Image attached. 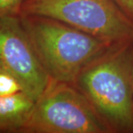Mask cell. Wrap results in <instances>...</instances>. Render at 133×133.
<instances>
[{"label": "cell", "instance_id": "cell-1", "mask_svg": "<svg viewBox=\"0 0 133 133\" xmlns=\"http://www.w3.org/2000/svg\"><path fill=\"white\" fill-rule=\"evenodd\" d=\"M133 45H115L86 66L72 84L112 132H133Z\"/></svg>", "mask_w": 133, "mask_h": 133}, {"label": "cell", "instance_id": "cell-2", "mask_svg": "<svg viewBox=\"0 0 133 133\" xmlns=\"http://www.w3.org/2000/svg\"><path fill=\"white\" fill-rule=\"evenodd\" d=\"M19 17L42 65L53 80L73 84L86 66L113 46L57 19L36 15Z\"/></svg>", "mask_w": 133, "mask_h": 133}, {"label": "cell", "instance_id": "cell-3", "mask_svg": "<svg viewBox=\"0 0 133 133\" xmlns=\"http://www.w3.org/2000/svg\"><path fill=\"white\" fill-rule=\"evenodd\" d=\"M21 15L57 19L113 46L133 45V20L115 0H24Z\"/></svg>", "mask_w": 133, "mask_h": 133}, {"label": "cell", "instance_id": "cell-4", "mask_svg": "<svg viewBox=\"0 0 133 133\" xmlns=\"http://www.w3.org/2000/svg\"><path fill=\"white\" fill-rule=\"evenodd\" d=\"M20 133H112L74 84L51 79Z\"/></svg>", "mask_w": 133, "mask_h": 133}, {"label": "cell", "instance_id": "cell-5", "mask_svg": "<svg viewBox=\"0 0 133 133\" xmlns=\"http://www.w3.org/2000/svg\"><path fill=\"white\" fill-rule=\"evenodd\" d=\"M0 66L12 73L35 101L50 80L19 16L0 19Z\"/></svg>", "mask_w": 133, "mask_h": 133}, {"label": "cell", "instance_id": "cell-6", "mask_svg": "<svg viewBox=\"0 0 133 133\" xmlns=\"http://www.w3.org/2000/svg\"><path fill=\"white\" fill-rule=\"evenodd\" d=\"M36 101L24 92L0 97V132L20 133Z\"/></svg>", "mask_w": 133, "mask_h": 133}, {"label": "cell", "instance_id": "cell-7", "mask_svg": "<svg viewBox=\"0 0 133 133\" xmlns=\"http://www.w3.org/2000/svg\"><path fill=\"white\" fill-rule=\"evenodd\" d=\"M22 91L23 88L19 80L12 73L0 66V97L14 95Z\"/></svg>", "mask_w": 133, "mask_h": 133}, {"label": "cell", "instance_id": "cell-8", "mask_svg": "<svg viewBox=\"0 0 133 133\" xmlns=\"http://www.w3.org/2000/svg\"><path fill=\"white\" fill-rule=\"evenodd\" d=\"M24 0H0V19L20 16Z\"/></svg>", "mask_w": 133, "mask_h": 133}, {"label": "cell", "instance_id": "cell-9", "mask_svg": "<svg viewBox=\"0 0 133 133\" xmlns=\"http://www.w3.org/2000/svg\"><path fill=\"white\" fill-rule=\"evenodd\" d=\"M119 7L133 20V0H115Z\"/></svg>", "mask_w": 133, "mask_h": 133}, {"label": "cell", "instance_id": "cell-10", "mask_svg": "<svg viewBox=\"0 0 133 133\" xmlns=\"http://www.w3.org/2000/svg\"><path fill=\"white\" fill-rule=\"evenodd\" d=\"M132 94H133V64L132 67Z\"/></svg>", "mask_w": 133, "mask_h": 133}]
</instances>
